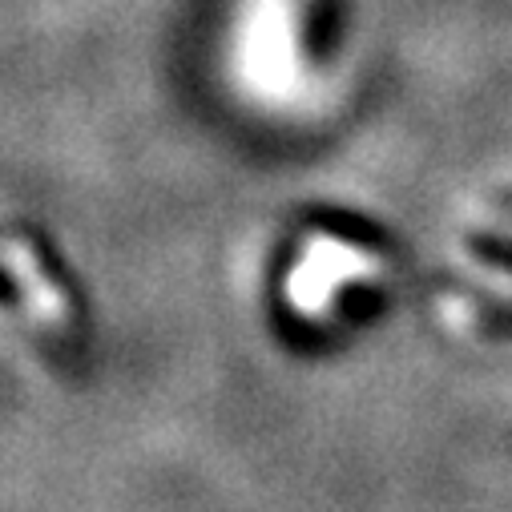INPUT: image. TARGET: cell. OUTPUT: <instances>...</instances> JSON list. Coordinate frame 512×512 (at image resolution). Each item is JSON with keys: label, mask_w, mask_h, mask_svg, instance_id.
<instances>
[{"label": "cell", "mask_w": 512, "mask_h": 512, "mask_svg": "<svg viewBox=\"0 0 512 512\" xmlns=\"http://www.w3.org/2000/svg\"><path fill=\"white\" fill-rule=\"evenodd\" d=\"M295 0H246L242 73L263 97H291L303 81Z\"/></svg>", "instance_id": "1"}]
</instances>
